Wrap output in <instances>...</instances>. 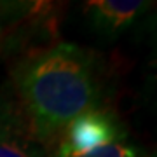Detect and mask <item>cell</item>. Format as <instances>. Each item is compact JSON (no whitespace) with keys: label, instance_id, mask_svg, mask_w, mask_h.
I'll return each instance as SVG.
<instances>
[{"label":"cell","instance_id":"6da1fadb","mask_svg":"<svg viewBox=\"0 0 157 157\" xmlns=\"http://www.w3.org/2000/svg\"><path fill=\"white\" fill-rule=\"evenodd\" d=\"M12 86L32 133L47 147L103 96L98 56L67 42L28 52L12 70Z\"/></svg>","mask_w":157,"mask_h":157},{"label":"cell","instance_id":"7a4b0ae2","mask_svg":"<svg viewBox=\"0 0 157 157\" xmlns=\"http://www.w3.org/2000/svg\"><path fill=\"white\" fill-rule=\"evenodd\" d=\"M126 133L119 117L108 110H89L65 126L56 140L54 157L89 154L124 140Z\"/></svg>","mask_w":157,"mask_h":157},{"label":"cell","instance_id":"3957f363","mask_svg":"<svg viewBox=\"0 0 157 157\" xmlns=\"http://www.w3.org/2000/svg\"><path fill=\"white\" fill-rule=\"evenodd\" d=\"M51 2H0V58L21 47L40 33H51L54 25Z\"/></svg>","mask_w":157,"mask_h":157},{"label":"cell","instance_id":"277c9868","mask_svg":"<svg viewBox=\"0 0 157 157\" xmlns=\"http://www.w3.org/2000/svg\"><path fill=\"white\" fill-rule=\"evenodd\" d=\"M0 157H52L49 147L32 133L16 98L0 100Z\"/></svg>","mask_w":157,"mask_h":157},{"label":"cell","instance_id":"5b68a950","mask_svg":"<svg viewBox=\"0 0 157 157\" xmlns=\"http://www.w3.org/2000/svg\"><path fill=\"white\" fill-rule=\"evenodd\" d=\"M152 6L147 0H91L84 4V14L98 35L115 39L131 28Z\"/></svg>","mask_w":157,"mask_h":157},{"label":"cell","instance_id":"8992f818","mask_svg":"<svg viewBox=\"0 0 157 157\" xmlns=\"http://www.w3.org/2000/svg\"><path fill=\"white\" fill-rule=\"evenodd\" d=\"M54 157V154H52ZM70 157H140V148L136 145H131L124 140H119L115 143L103 148H98L89 154H82V155H70Z\"/></svg>","mask_w":157,"mask_h":157},{"label":"cell","instance_id":"52a82bcc","mask_svg":"<svg viewBox=\"0 0 157 157\" xmlns=\"http://www.w3.org/2000/svg\"><path fill=\"white\" fill-rule=\"evenodd\" d=\"M143 157H155V155H154V154H150V155H143Z\"/></svg>","mask_w":157,"mask_h":157}]
</instances>
